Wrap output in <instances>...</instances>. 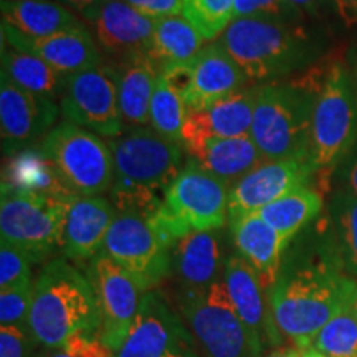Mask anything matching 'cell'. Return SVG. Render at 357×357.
Wrapping results in <instances>:
<instances>
[{"label":"cell","instance_id":"6da1fadb","mask_svg":"<svg viewBox=\"0 0 357 357\" xmlns=\"http://www.w3.org/2000/svg\"><path fill=\"white\" fill-rule=\"evenodd\" d=\"M333 248L283 270L270 291L275 328L298 349H311L321 329L333 318L357 283L342 273Z\"/></svg>","mask_w":357,"mask_h":357},{"label":"cell","instance_id":"7a4b0ae2","mask_svg":"<svg viewBox=\"0 0 357 357\" xmlns=\"http://www.w3.org/2000/svg\"><path fill=\"white\" fill-rule=\"evenodd\" d=\"M100 310L88 276L65 260H53L33 281L29 333L35 342L60 349L79 336H100Z\"/></svg>","mask_w":357,"mask_h":357},{"label":"cell","instance_id":"3957f363","mask_svg":"<svg viewBox=\"0 0 357 357\" xmlns=\"http://www.w3.org/2000/svg\"><path fill=\"white\" fill-rule=\"evenodd\" d=\"M321 83L305 79L258 84L250 136L265 162L311 160L312 109Z\"/></svg>","mask_w":357,"mask_h":357},{"label":"cell","instance_id":"277c9868","mask_svg":"<svg viewBox=\"0 0 357 357\" xmlns=\"http://www.w3.org/2000/svg\"><path fill=\"white\" fill-rule=\"evenodd\" d=\"M248 82H273L310 65L318 45L300 24L235 19L218 38Z\"/></svg>","mask_w":357,"mask_h":357},{"label":"cell","instance_id":"5b68a950","mask_svg":"<svg viewBox=\"0 0 357 357\" xmlns=\"http://www.w3.org/2000/svg\"><path fill=\"white\" fill-rule=\"evenodd\" d=\"M356 141L357 91L346 65L334 61L316 95L311 124V162L324 185Z\"/></svg>","mask_w":357,"mask_h":357},{"label":"cell","instance_id":"8992f818","mask_svg":"<svg viewBox=\"0 0 357 357\" xmlns=\"http://www.w3.org/2000/svg\"><path fill=\"white\" fill-rule=\"evenodd\" d=\"M114 177L109 190H142L166 197L184 160L185 147L154 129L134 128L109 142Z\"/></svg>","mask_w":357,"mask_h":357},{"label":"cell","instance_id":"52a82bcc","mask_svg":"<svg viewBox=\"0 0 357 357\" xmlns=\"http://www.w3.org/2000/svg\"><path fill=\"white\" fill-rule=\"evenodd\" d=\"M40 147L77 197L100 195L111 189L113 153L95 132L63 121L47 132Z\"/></svg>","mask_w":357,"mask_h":357},{"label":"cell","instance_id":"ba28073f","mask_svg":"<svg viewBox=\"0 0 357 357\" xmlns=\"http://www.w3.org/2000/svg\"><path fill=\"white\" fill-rule=\"evenodd\" d=\"M182 316L207 357H260L263 347L252 336L231 303L225 281L182 300Z\"/></svg>","mask_w":357,"mask_h":357},{"label":"cell","instance_id":"9c48e42d","mask_svg":"<svg viewBox=\"0 0 357 357\" xmlns=\"http://www.w3.org/2000/svg\"><path fill=\"white\" fill-rule=\"evenodd\" d=\"M73 199L19 194L2 189V242L22 250L32 263L45 260L53 250L61 248L66 213Z\"/></svg>","mask_w":357,"mask_h":357},{"label":"cell","instance_id":"30bf717a","mask_svg":"<svg viewBox=\"0 0 357 357\" xmlns=\"http://www.w3.org/2000/svg\"><path fill=\"white\" fill-rule=\"evenodd\" d=\"M230 189L225 181L187 160L164 200L178 236L222 229L229 218Z\"/></svg>","mask_w":357,"mask_h":357},{"label":"cell","instance_id":"8fae6325","mask_svg":"<svg viewBox=\"0 0 357 357\" xmlns=\"http://www.w3.org/2000/svg\"><path fill=\"white\" fill-rule=\"evenodd\" d=\"M172 248L174 245L147 218L116 213L102 252L149 291L171 271Z\"/></svg>","mask_w":357,"mask_h":357},{"label":"cell","instance_id":"7c38bea8","mask_svg":"<svg viewBox=\"0 0 357 357\" xmlns=\"http://www.w3.org/2000/svg\"><path fill=\"white\" fill-rule=\"evenodd\" d=\"M60 101L65 121L113 139L123 132L118 77L113 65L101 63L70 75Z\"/></svg>","mask_w":357,"mask_h":357},{"label":"cell","instance_id":"4fadbf2b","mask_svg":"<svg viewBox=\"0 0 357 357\" xmlns=\"http://www.w3.org/2000/svg\"><path fill=\"white\" fill-rule=\"evenodd\" d=\"M88 278L100 310V339L116 354L131 331L146 291L102 250L89 261Z\"/></svg>","mask_w":357,"mask_h":357},{"label":"cell","instance_id":"5bb4252c","mask_svg":"<svg viewBox=\"0 0 357 357\" xmlns=\"http://www.w3.org/2000/svg\"><path fill=\"white\" fill-rule=\"evenodd\" d=\"M190 329L159 293L146 291L139 311L116 357H199Z\"/></svg>","mask_w":357,"mask_h":357},{"label":"cell","instance_id":"9a60e30c","mask_svg":"<svg viewBox=\"0 0 357 357\" xmlns=\"http://www.w3.org/2000/svg\"><path fill=\"white\" fill-rule=\"evenodd\" d=\"M60 106L52 98L25 91L2 75L0 77V134L2 153L13 155L26 149V146L56 121ZM47 136V134H45Z\"/></svg>","mask_w":357,"mask_h":357},{"label":"cell","instance_id":"2e32d148","mask_svg":"<svg viewBox=\"0 0 357 357\" xmlns=\"http://www.w3.org/2000/svg\"><path fill=\"white\" fill-rule=\"evenodd\" d=\"M312 176H316V172L311 160L284 159L263 162L231 185L229 220L255 213L289 192L310 185Z\"/></svg>","mask_w":357,"mask_h":357},{"label":"cell","instance_id":"e0dca14e","mask_svg":"<svg viewBox=\"0 0 357 357\" xmlns=\"http://www.w3.org/2000/svg\"><path fill=\"white\" fill-rule=\"evenodd\" d=\"M2 42H7L17 50L42 58L45 63L66 77L101 65V55L95 38L83 24L43 38L25 37L2 24Z\"/></svg>","mask_w":357,"mask_h":357},{"label":"cell","instance_id":"ac0fdd59","mask_svg":"<svg viewBox=\"0 0 357 357\" xmlns=\"http://www.w3.org/2000/svg\"><path fill=\"white\" fill-rule=\"evenodd\" d=\"M82 15L98 45L118 58L147 50L155 29L154 19L142 15L124 0H105Z\"/></svg>","mask_w":357,"mask_h":357},{"label":"cell","instance_id":"d6986e66","mask_svg":"<svg viewBox=\"0 0 357 357\" xmlns=\"http://www.w3.org/2000/svg\"><path fill=\"white\" fill-rule=\"evenodd\" d=\"M258 86L243 88L202 109L187 113L182 128V144L207 139L245 137L252 134Z\"/></svg>","mask_w":357,"mask_h":357},{"label":"cell","instance_id":"ffe728a7","mask_svg":"<svg viewBox=\"0 0 357 357\" xmlns=\"http://www.w3.org/2000/svg\"><path fill=\"white\" fill-rule=\"evenodd\" d=\"M223 281L236 312L258 344L263 347L265 337L271 344H278L281 334L266 310V291L252 265L238 253L229 257L223 266Z\"/></svg>","mask_w":357,"mask_h":357},{"label":"cell","instance_id":"44dd1931","mask_svg":"<svg viewBox=\"0 0 357 357\" xmlns=\"http://www.w3.org/2000/svg\"><path fill=\"white\" fill-rule=\"evenodd\" d=\"M116 218L113 204L101 195L75 197L66 213L61 250L73 260L96 257Z\"/></svg>","mask_w":357,"mask_h":357},{"label":"cell","instance_id":"7402d4cb","mask_svg":"<svg viewBox=\"0 0 357 357\" xmlns=\"http://www.w3.org/2000/svg\"><path fill=\"white\" fill-rule=\"evenodd\" d=\"M230 230L236 253L257 271L265 291H271L281 273V260L289 240L271 229L257 213L230 220Z\"/></svg>","mask_w":357,"mask_h":357},{"label":"cell","instance_id":"603a6c76","mask_svg":"<svg viewBox=\"0 0 357 357\" xmlns=\"http://www.w3.org/2000/svg\"><path fill=\"white\" fill-rule=\"evenodd\" d=\"M172 266L184 296L202 293L222 278L225 266L220 236L213 231H194L182 236L172 248Z\"/></svg>","mask_w":357,"mask_h":357},{"label":"cell","instance_id":"cb8c5ba5","mask_svg":"<svg viewBox=\"0 0 357 357\" xmlns=\"http://www.w3.org/2000/svg\"><path fill=\"white\" fill-rule=\"evenodd\" d=\"M247 83V75L223 45L220 42L208 45L194 58V86L187 100V113L202 109L243 89Z\"/></svg>","mask_w":357,"mask_h":357},{"label":"cell","instance_id":"d4e9b609","mask_svg":"<svg viewBox=\"0 0 357 357\" xmlns=\"http://www.w3.org/2000/svg\"><path fill=\"white\" fill-rule=\"evenodd\" d=\"M118 77L119 106L123 121L129 126L149 123V106L158 83L160 66L146 50L118 58L113 65Z\"/></svg>","mask_w":357,"mask_h":357},{"label":"cell","instance_id":"484cf974","mask_svg":"<svg viewBox=\"0 0 357 357\" xmlns=\"http://www.w3.org/2000/svg\"><path fill=\"white\" fill-rule=\"evenodd\" d=\"M184 147L190 160L225 181L230 187L265 162L252 136L227 139L215 137L194 144H184Z\"/></svg>","mask_w":357,"mask_h":357},{"label":"cell","instance_id":"4316f807","mask_svg":"<svg viewBox=\"0 0 357 357\" xmlns=\"http://www.w3.org/2000/svg\"><path fill=\"white\" fill-rule=\"evenodd\" d=\"M2 189L30 195L73 199L71 192L42 147H29L8 155L2 171Z\"/></svg>","mask_w":357,"mask_h":357},{"label":"cell","instance_id":"83f0119b","mask_svg":"<svg viewBox=\"0 0 357 357\" xmlns=\"http://www.w3.org/2000/svg\"><path fill=\"white\" fill-rule=\"evenodd\" d=\"M2 24L25 37L43 38L82 22L65 6L52 0H2Z\"/></svg>","mask_w":357,"mask_h":357},{"label":"cell","instance_id":"f1b7e54d","mask_svg":"<svg viewBox=\"0 0 357 357\" xmlns=\"http://www.w3.org/2000/svg\"><path fill=\"white\" fill-rule=\"evenodd\" d=\"M2 75L25 91L52 100L63 96L68 82L66 75L45 63L42 58L6 43H2Z\"/></svg>","mask_w":357,"mask_h":357},{"label":"cell","instance_id":"f546056e","mask_svg":"<svg viewBox=\"0 0 357 357\" xmlns=\"http://www.w3.org/2000/svg\"><path fill=\"white\" fill-rule=\"evenodd\" d=\"M323 211V197L311 185L289 192L255 212L263 222L289 240Z\"/></svg>","mask_w":357,"mask_h":357},{"label":"cell","instance_id":"4dcf8cb0","mask_svg":"<svg viewBox=\"0 0 357 357\" xmlns=\"http://www.w3.org/2000/svg\"><path fill=\"white\" fill-rule=\"evenodd\" d=\"M204 42L202 35L184 17H164L155 20L153 38L146 52L162 68L169 63L194 60L202 52Z\"/></svg>","mask_w":357,"mask_h":357},{"label":"cell","instance_id":"1f68e13d","mask_svg":"<svg viewBox=\"0 0 357 357\" xmlns=\"http://www.w3.org/2000/svg\"><path fill=\"white\" fill-rule=\"evenodd\" d=\"M329 220L334 255L342 270L357 276V195L336 192L329 207Z\"/></svg>","mask_w":357,"mask_h":357},{"label":"cell","instance_id":"d6a6232c","mask_svg":"<svg viewBox=\"0 0 357 357\" xmlns=\"http://www.w3.org/2000/svg\"><path fill=\"white\" fill-rule=\"evenodd\" d=\"M354 294L347 298L334 312L333 318L326 323L312 342L311 349L326 357H357V310Z\"/></svg>","mask_w":357,"mask_h":357},{"label":"cell","instance_id":"836d02e7","mask_svg":"<svg viewBox=\"0 0 357 357\" xmlns=\"http://www.w3.org/2000/svg\"><path fill=\"white\" fill-rule=\"evenodd\" d=\"M185 118V101L159 77L149 106V123L153 124V129L166 139L182 142Z\"/></svg>","mask_w":357,"mask_h":357},{"label":"cell","instance_id":"e575fe53","mask_svg":"<svg viewBox=\"0 0 357 357\" xmlns=\"http://www.w3.org/2000/svg\"><path fill=\"white\" fill-rule=\"evenodd\" d=\"M235 0H184L182 15L195 26L205 42L222 37L234 22Z\"/></svg>","mask_w":357,"mask_h":357},{"label":"cell","instance_id":"d590c367","mask_svg":"<svg viewBox=\"0 0 357 357\" xmlns=\"http://www.w3.org/2000/svg\"><path fill=\"white\" fill-rule=\"evenodd\" d=\"M235 19H258L278 24H300L303 12L288 0H235Z\"/></svg>","mask_w":357,"mask_h":357},{"label":"cell","instance_id":"8d00e7d4","mask_svg":"<svg viewBox=\"0 0 357 357\" xmlns=\"http://www.w3.org/2000/svg\"><path fill=\"white\" fill-rule=\"evenodd\" d=\"M32 300L33 281L0 291V326H20L29 329Z\"/></svg>","mask_w":357,"mask_h":357},{"label":"cell","instance_id":"74e56055","mask_svg":"<svg viewBox=\"0 0 357 357\" xmlns=\"http://www.w3.org/2000/svg\"><path fill=\"white\" fill-rule=\"evenodd\" d=\"M30 258L19 248L0 243V291L32 281Z\"/></svg>","mask_w":357,"mask_h":357},{"label":"cell","instance_id":"f35d334b","mask_svg":"<svg viewBox=\"0 0 357 357\" xmlns=\"http://www.w3.org/2000/svg\"><path fill=\"white\" fill-rule=\"evenodd\" d=\"M45 357H116V354L105 346L100 336H79Z\"/></svg>","mask_w":357,"mask_h":357},{"label":"cell","instance_id":"ab89813d","mask_svg":"<svg viewBox=\"0 0 357 357\" xmlns=\"http://www.w3.org/2000/svg\"><path fill=\"white\" fill-rule=\"evenodd\" d=\"M159 77L185 101L187 106V100H189L192 86H194V60L164 65L160 68Z\"/></svg>","mask_w":357,"mask_h":357},{"label":"cell","instance_id":"60d3db41","mask_svg":"<svg viewBox=\"0 0 357 357\" xmlns=\"http://www.w3.org/2000/svg\"><path fill=\"white\" fill-rule=\"evenodd\" d=\"M26 331L20 326H0V357H29Z\"/></svg>","mask_w":357,"mask_h":357},{"label":"cell","instance_id":"b9f144b4","mask_svg":"<svg viewBox=\"0 0 357 357\" xmlns=\"http://www.w3.org/2000/svg\"><path fill=\"white\" fill-rule=\"evenodd\" d=\"M142 15L159 20L164 17H176L182 12L184 0H124Z\"/></svg>","mask_w":357,"mask_h":357},{"label":"cell","instance_id":"7bdbcfd3","mask_svg":"<svg viewBox=\"0 0 357 357\" xmlns=\"http://www.w3.org/2000/svg\"><path fill=\"white\" fill-rule=\"evenodd\" d=\"M337 15L349 26H357V0H331Z\"/></svg>","mask_w":357,"mask_h":357},{"label":"cell","instance_id":"ee69618b","mask_svg":"<svg viewBox=\"0 0 357 357\" xmlns=\"http://www.w3.org/2000/svg\"><path fill=\"white\" fill-rule=\"evenodd\" d=\"M342 185H344L342 190L357 195V158L352 159L342 171Z\"/></svg>","mask_w":357,"mask_h":357},{"label":"cell","instance_id":"f6af8a7d","mask_svg":"<svg viewBox=\"0 0 357 357\" xmlns=\"http://www.w3.org/2000/svg\"><path fill=\"white\" fill-rule=\"evenodd\" d=\"M288 2L296 8H300L301 12H307L314 15V13H318L323 8L326 0H288Z\"/></svg>","mask_w":357,"mask_h":357},{"label":"cell","instance_id":"bcb514c9","mask_svg":"<svg viewBox=\"0 0 357 357\" xmlns=\"http://www.w3.org/2000/svg\"><path fill=\"white\" fill-rule=\"evenodd\" d=\"M105 2V0H60L61 6L65 7H71L73 10H77L79 13H84L89 8L100 6V3Z\"/></svg>","mask_w":357,"mask_h":357},{"label":"cell","instance_id":"7dc6e473","mask_svg":"<svg viewBox=\"0 0 357 357\" xmlns=\"http://www.w3.org/2000/svg\"><path fill=\"white\" fill-rule=\"evenodd\" d=\"M305 356V351L298 349L294 346H281L273 352H270L266 357H303Z\"/></svg>","mask_w":357,"mask_h":357},{"label":"cell","instance_id":"c3c4849f","mask_svg":"<svg viewBox=\"0 0 357 357\" xmlns=\"http://www.w3.org/2000/svg\"><path fill=\"white\" fill-rule=\"evenodd\" d=\"M303 357H326V356L319 354V352H316L314 349H307V351H305V356Z\"/></svg>","mask_w":357,"mask_h":357},{"label":"cell","instance_id":"681fc988","mask_svg":"<svg viewBox=\"0 0 357 357\" xmlns=\"http://www.w3.org/2000/svg\"><path fill=\"white\" fill-rule=\"evenodd\" d=\"M352 82H354L356 91H357V53H356V58H354V75H352Z\"/></svg>","mask_w":357,"mask_h":357},{"label":"cell","instance_id":"f907efd6","mask_svg":"<svg viewBox=\"0 0 357 357\" xmlns=\"http://www.w3.org/2000/svg\"><path fill=\"white\" fill-rule=\"evenodd\" d=\"M354 303H356V310H357V288H356V294H354Z\"/></svg>","mask_w":357,"mask_h":357}]
</instances>
